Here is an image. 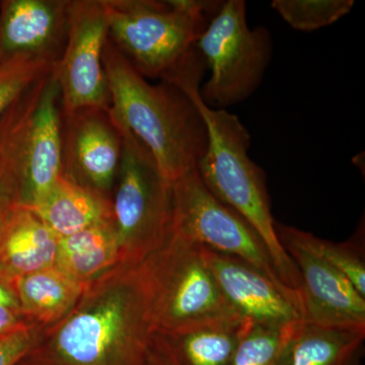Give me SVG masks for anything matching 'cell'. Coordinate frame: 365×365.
Masks as SVG:
<instances>
[{"label":"cell","mask_w":365,"mask_h":365,"mask_svg":"<svg viewBox=\"0 0 365 365\" xmlns=\"http://www.w3.org/2000/svg\"><path fill=\"white\" fill-rule=\"evenodd\" d=\"M109 26L103 0H68L66 48L53 68L62 113L111 107L103 54Z\"/></svg>","instance_id":"9"},{"label":"cell","mask_w":365,"mask_h":365,"mask_svg":"<svg viewBox=\"0 0 365 365\" xmlns=\"http://www.w3.org/2000/svg\"><path fill=\"white\" fill-rule=\"evenodd\" d=\"M122 151L121 125L111 108L62 113V176L112 201Z\"/></svg>","instance_id":"10"},{"label":"cell","mask_w":365,"mask_h":365,"mask_svg":"<svg viewBox=\"0 0 365 365\" xmlns=\"http://www.w3.org/2000/svg\"><path fill=\"white\" fill-rule=\"evenodd\" d=\"M42 327L31 326L0 339V365H16L39 340Z\"/></svg>","instance_id":"26"},{"label":"cell","mask_w":365,"mask_h":365,"mask_svg":"<svg viewBox=\"0 0 365 365\" xmlns=\"http://www.w3.org/2000/svg\"><path fill=\"white\" fill-rule=\"evenodd\" d=\"M196 48L210 71L199 95L212 109L227 110L251 97L273 55L272 36L265 26L250 28L244 0L223 1Z\"/></svg>","instance_id":"7"},{"label":"cell","mask_w":365,"mask_h":365,"mask_svg":"<svg viewBox=\"0 0 365 365\" xmlns=\"http://www.w3.org/2000/svg\"><path fill=\"white\" fill-rule=\"evenodd\" d=\"M275 230L279 242L281 240L289 241L318 255L319 258L346 276L365 297V262L364 239L361 237L364 228L361 230V225L352 239L343 242L327 241L311 232L277 222H275Z\"/></svg>","instance_id":"21"},{"label":"cell","mask_w":365,"mask_h":365,"mask_svg":"<svg viewBox=\"0 0 365 365\" xmlns=\"http://www.w3.org/2000/svg\"><path fill=\"white\" fill-rule=\"evenodd\" d=\"M24 158L21 206L32 208L47 195L62 172L61 93L53 69L35 86Z\"/></svg>","instance_id":"11"},{"label":"cell","mask_w":365,"mask_h":365,"mask_svg":"<svg viewBox=\"0 0 365 365\" xmlns=\"http://www.w3.org/2000/svg\"><path fill=\"white\" fill-rule=\"evenodd\" d=\"M250 325L252 323L246 319H232L163 336L170 341L184 365H230Z\"/></svg>","instance_id":"20"},{"label":"cell","mask_w":365,"mask_h":365,"mask_svg":"<svg viewBox=\"0 0 365 365\" xmlns=\"http://www.w3.org/2000/svg\"><path fill=\"white\" fill-rule=\"evenodd\" d=\"M30 209L59 239L113 220L111 200L62 175L47 195Z\"/></svg>","instance_id":"17"},{"label":"cell","mask_w":365,"mask_h":365,"mask_svg":"<svg viewBox=\"0 0 365 365\" xmlns=\"http://www.w3.org/2000/svg\"><path fill=\"white\" fill-rule=\"evenodd\" d=\"M109 37L146 79L176 83L203 76L196 43L223 1L103 0Z\"/></svg>","instance_id":"4"},{"label":"cell","mask_w":365,"mask_h":365,"mask_svg":"<svg viewBox=\"0 0 365 365\" xmlns=\"http://www.w3.org/2000/svg\"><path fill=\"white\" fill-rule=\"evenodd\" d=\"M16 365H25V364H23V362H21V361H20V362H19V364H16Z\"/></svg>","instance_id":"30"},{"label":"cell","mask_w":365,"mask_h":365,"mask_svg":"<svg viewBox=\"0 0 365 365\" xmlns=\"http://www.w3.org/2000/svg\"><path fill=\"white\" fill-rule=\"evenodd\" d=\"M353 0H273L271 7L299 32H314L333 25L351 11Z\"/></svg>","instance_id":"23"},{"label":"cell","mask_w":365,"mask_h":365,"mask_svg":"<svg viewBox=\"0 0 365 365\" xmlns=\"http://www.w3.org/2000/svg\"><path fill=\"white\" fill-rule=\"evenodd\" d=\"M280 242L299 270L302 321L365 328V297L348 278L313 252L284 240Z\"/></svg>","instance_id":"13"},{"label":"cell","mask_w":365,"mask_h":365,"mask_svg":"<svg viewBox=\"0 0 365 365\" xmlns=\"http://www.w3.org/2000/svg\"><path fill=\"white\" fill-rule=\"evenodd\" d=\"M31 326L37 325L29 321L20 307L0 304V339Z\"/></svg>","instance_id":"28"},{"label":"cell","mask_w":365,"mask_h":365,"mask_svg":"<svg viewBox=\"0 0 365 365\" xmlns=\"http://www.w3.org/2000/svg\"><path fill=\"white\" fill-rule=\"evenodd\" d=\"M143 265L153 292L155 333L174 335L206 324L242 319L225 299L195 242L170 232Z\"/></svg>","instance_id":"5"},{"label":"cell","mask_w":365,"mask_h":365,"mask_svg":"<svg viewBox=\"0 0 365 365\" xmlns=\"http://www.w3.org/2000/svg\"><path fill=\"white\" fill-rule=\"evenodd\" d=\"M88 285L56 266L14 278L19 307L34 325L47 328L76 307Z\"/></svg>","instance_id":"18"},{"label":"cell","mask_w":365,"mask_h":365,"mask_svg":"<svg viewBox=\"0 0 365 365\" xmlns=\"http://www.w3.org/2000/svg\"><path fill=\"white\" fill-rule=\"evenodd\" d=\"M53 67L54 64L33 60L0 62V120L11 106L47 76Z\"/></svg>","instance_id":"25"},{"label":"cell","mask_w":365,"mask_h":365,"mask_svg":"<svg viewBox=\"0 0 365 365\" xmlns=\"http://www.w3.org/2000/svg\"><path fill=\"white\" fill-rule=\"evenodd\" d=\"M119 264L121 256L113 220L59 239L55 266L83 284H90Z\"/></svg>","instance_id":"19"},{"label":"cell","mask_w":365,"mask_h":365,"mask_svg":"<svg viewBox=\"0 0 365 365\" xmlns=\"http://www.w3.org/2000/svg\"><path fill=\"white\" fill-rule=\"evenodd\" d=\"M299 322L280 327L252 324L242 336L230 365H277Z\"/></svg>","instance_id":"24"},{"label":"cell","mask_w":365,"mask_h":365,"mask_svg":"<svg viewBox=\"0 0 365 365\" xmlns=\"http://www.w3.org/2000/svg\"><path fill=\"white\" fill-rule=\"evenodd\" d=\"M25 128V115L19 110H9L0 120V227L21 206Z\"/></svg>","instance_id":"22"},{"label":"cell","mask_w":365,"mask_h":365,"mask_svg":"<svg viewBox=\"0 0 365 365\" xmlns=\"http://www.w3.org/2000/svg\"><path fill=\"white\" fill-rule=\"evenodd\" d=\"M121 128L123 151L113 192V222L121 263L137 265L169 239L173 187L148 148Z\"/></svg>","instance_id":"6"},{"label":"cell","mask_w":365,"mask_h":365,"mask_svg":"<svg viewBox=\"0 0 365 365\" xmlns=\"http://www.w3.org/2000/svg\"><path fill=\"white\" fill-rule=\"evenodd\" d=\"M173 187L172 234L203 248L241 259L278 285L297 300L274 266L260 235L234 209L217 200L204 186L196 169L176 181Z\"/></svg>","instance_id":"8"},{"label":"cell","mask_w":365,"mask_h":365,"mask_svg":"<svg viewBox=\"0 0 365 365\" xmlns=\"http://www.w3.org/2000/svg\"><path fill=\"white\" fill-rule=\"evenodd\" d=\"M68 0L0 1V62L56 64L66 48Z\"/></svg>","instance_id":"12"},{"label":"cell","mask_w":365,"mask_h":365,"mask_svg":"<svg viewBox=\"0 0 365 365\" xmlns=\"http://www.w3.org/2000/svg\"><path fill=\"white\" fill-rule=\"evenodd\" d=\"M148 365H184L170 341L160 333L153 334L148 355Z\"/></svg>","instance_id":"27"},{"label":"cell","mask_w":365,"mask_h":365,"mask_svg":"<svg viewBox=\"0 0 365 365\" xmlns=\"http://www.w3.org/2000/svg\"><path fill=\"white\" fill-rule=\"evenodd\" d=\"M0 304L19 307L14 292V278L2 269H0Z\"/></svg>","instance_id":"29"},{"label":"cell","mask_w":365,"mask_h":365,"mask_svg":"<svg viewBox=\"0 0 365 365\" xmlns=\"http://www.w3.org/2000/svg\"><path fill=\"white\" fill-rule=\"evenodd\" d=\"M103 62L113 115L148 148L163 176L174 182L196 169L207 129L188 93L165 81L151 85L110 37Z\"/></svg>","instance_id":"2"},{"label":"cell","mask_w":365,"mask_h":365,"mask_svg":"<svg viewBox=\"0 0 365 365\" xmlns=\"http://www.w3.org/2000/svg\"><path fill=\"white\" fill-rule=\"evenodd\" d=\"M201 251L225 299L242 319L273 327L302 321L297 300L253 266L203 247Z\"/></svg>","instance_id":"14"},{"label":"cell","mask_w":365,"mask_h":365,"mask_svg":"<svg viewBox=\"0 0 365 365\" xmlns=\"http://www.w3.org/2000/svg\"><path fill=\"white\" fill-rule=\"evenodd\" d=\"M365 328L300 321L277 365H361Z\"/></svg>","instance_id":"16"},{"label":"cell","mask_w":365,"mask_h":365,"mask_svg":"<svg viewBox=\"0 0 365 365\" xmlns=\"http://www.w3.org/2000/svg\"><path fill=\"white\" fill-rule=\"evenodd\" d=\"M180 88L195 103L207 129V145L197 163V174L220 202L237 211L260 235L280 280L299 294V270L276 234L267 178L265 170L250 158L248 129L237 115L208 107L199 95V83Z\"/></svg>","instance_id":"3"},{"label":"cell","mask_w":365,"mask_h":365,"mask_svg":"<svg viewBox=\"0 0 365 365\" xmlns=\"http://www.w3.org/2000/svg\"><path fill=\"white\" fill-rule=\"evenodd\" d=\"M153 292L143 263H121L86 287L76 307L21 359L25 365H148Z\"/></svg>","instance_id":"1"},{"label":"cell","mask_w":365,"mask_h":365,"mask_svg":"<svg viewBox=\"0 0 365 365\" xmlns=\"http://www.w3.org/2000/svg\"><path fill=\"white\" fill-rule=\"evenodd\" d=\"M59 237L32 209L18 206L0 227V269L13 278L53 267Z\"/></svg>","instance_id":"15"}]
</instances>
